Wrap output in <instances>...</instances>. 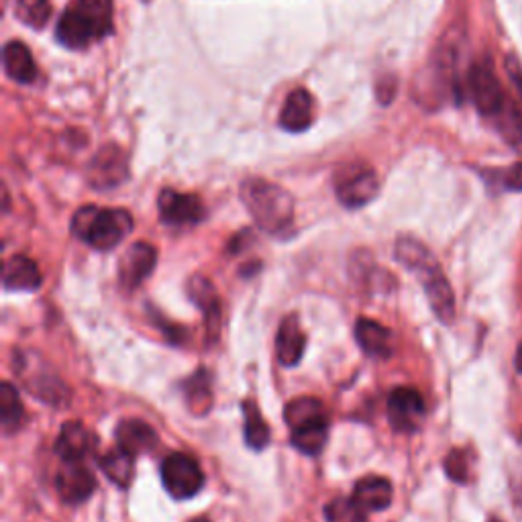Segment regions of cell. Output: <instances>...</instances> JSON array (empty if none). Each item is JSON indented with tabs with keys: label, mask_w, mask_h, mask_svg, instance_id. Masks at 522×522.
<instances>
[{
	"label": "cell",
	"mask_w": 522,
	"mask_h": 522,
	"mask_svg": "<svg viewBox=\"0 0 522 522\" xmlns=\"http://www.w3.org/2000/svg\"><path fill=\"white\" fill-rule=\"evenodd\" d=\"M394 488L390 480L382 476H368L361 478L353 488V500L365 510V512H380L386 510L392 504Z\"/></svg>",
	"instance_id": "d6986e66"
},
{
	"label": "cell",
	"mask_w": 522,
	"mask_h": 522,
	"mask_svg": "<svg viewBox=\"0 0 522 522\" xmlns=\"http://www.w3.org/2000/svg\"><path fill=\"white\" fill-rule=\"evenodd\" d=\"M445 474L457 482V484H465L469 478V455L463 449H453L449 451V455L445 457Z\"/></svg>",
	"instance_id": "4dcf8cb0"
},
{
	"label": "cell",
	"mask_w": 522,
	"mask_h": 522,
	"mask_svg": "<svg viewBox=\"0 0 522 522\" xmlns=\"http://www.w3.org/2000/svg\"><path fill=\"white\" fill-rule=\"evenodd\" d=\"M490 522H500V520H490Z\"/></svg>",
	"instance_id": "d590c367"
},
{
	"label": "cell",
	"mask_w": 522,
	"mask_h": 522,
	"mask_svg": "<svg viewBox=\"0 0 522 522\" xmlns=\"http://www.w3.org/2000/svg\"><path fill=\"white\" fill-rule=\"evenodd\" d=\"M133 231V217L123 208L82 206L72 219V233L98 251L115 249Z\"/></svg>",
	"instance_id": "277c9868"
},
{
	"label": "cell",
	"mask_w": 522,
	"mask_h": 522,
	"mask_svg": "<svg viewBox=\"0 0 522 522\" xmlns=\"http://www.w3.org/2000/svg\"><path fill=\"white\" fill-rule=\"evenodd\" d=\"M98 447L96 435L82 423L70 421L60 429L56 441V453L64 461H84Z\"/></svg>",
	"instance_id": "4fadbf2b"
},
{
	"label": "cell",
	"mask_w": 522,
	"mask_h": 522,
	"mask_svg": "<svg viewBox=\"0 0 522 522\" xmlns=\"http://www.w3.org/2000/svg\"><path fill=\"white\" fill-rule=\"evenodd\" d=\"M25 421V408L17 388L11 382L0 384V425L7 435L19 431Z\"/></svg>",
	"instance_id": "603a6c76"
},
{
	"label": "cell",
	"mask_w": 522,
	"mask_h": 522,
	"mask_svg": "<svg viewBox=\"0 0 522 522\" xmlns=\"http://www.w3.org/2000/svg\"><path fill=\"white\" fill-rule=\"evenodd\" d=\"M241 200L255 225L270 235H284L294 225V198L268 180L251 178L241 184Z\"/></svg>",
	"instance_id": "7a4b0ae2"
},
{
	"label": "cell",
	"mask_w": 522,
	"mask_h": 522,
	"mask_svg": "<svg viewBox=\"0 0 522 522\" xmlns=\"http://www.w3.org/2000/svg\"><path fill=\"white\" fill-rule=\"evenodd\" d=\"M496 119L504 139L514 147L522 145V104L506 98L504 109Z\"/></svg>",
	"instance_id": "83f0119b"
},
{
	"label": "cell",
	"mask_w": 522,
	"mask_h": 522,
	"mask_svg": "<svg viewBox=\"0 0 522 522\" xmlns=\"http://www.w3.org/2000/svg\"><path fill=\"white\" fill-rule=\"evenodd\" d=\"M160 219L170 227H190L198 225L206 217V208L202 200L194 194H182L172 188L160 192L158 198Z\"/></svg>",
	"instance_id": "30bf717a"
},
{
	"label": "cell",
	"mask_w": 522,
	"mask_h": 522,
	"mask_svg": "<svg viewBox=\"0 0 522 522\" xmlns=\"http://www.w3.org/2000/svg\"><path fill=\"white\" fill-rule=\"evenodd\" d=\"M506 72L510 76V82H512V88H514V96L518 98L516 102L522 104V68H520V64L514 58H508L506 60Z\"/></svg>",
	"instance_id": "d6a6232c"
},
{
	"label": "cell",
	"mask_w": 522,
	"mask_h": 522,
	"mask_svg": "<svg viewBox=\"0 0 522 522\" xmlns=\"http://www.w3.org/2000/svg\"><path fill=\"white\" fill-rule=\"evenodd\" d=\"M306 349V335L300 327V321L296 315H290L282 321L278 335H276V353L282 365L286 368H294L300 363Z\"/></svg>",
	"instance_id": "e0dca14e"
},
{
	"label": "cell",
	"mask_w": 522,
	"mask_h": 522,
	"mask_svg": "<svg viewBox=\"0 0 522 522\" xmlns=\"http://www.w3.org/2000/svg\"><path fill=\"white\" fill-rule=\"evenodd\" d=\"M467 88H469V94H472L476 109L484 117L500 115L508 96L502 88V82L498 80V74H496L490 58H480L474 62L472 68H469Z\"/></svg>",
	"instance_id": "5b68a950"
},
{
	"label": "cell",
	"mask_w": 522,
	"mask_h": 522,
	"mask_svg": "<svg viewBox=\"0 0 522 522\" xmlns=\"http://www.w3.org/2000/svg\"><path fill=\"white\" fill-rule=\"evenodd\" d=\"M380 192V180L370 168L345 170L337 176L335 194L339 202L347 208H361L370 204Z\"/></svg>",
	"instance_id": "9c48e42d"
},
{
	"label": "cell",
	"mask_w": 522,
	"mask_h": 522,
	"mask_svg": "<svg viewBox=\"0 0 522 522\" xmlns=\"http://www.w3.org/2000/svg\"><path fill=\"white\" fill-rule=\"evenodd\" d=\"M188 294H190L192 302L204 312L208 341L217 339L219 327H221V304H219L217 290L204 276H194L188 282Z\"/></svg>",
	"instance_id": "5bb4252c"
},
{
	"label": "cell",
	"mask_w": 522,
	"mask_h": 522,
	"mask_svg": "<svg viewBox=\"0 0 522 522\" xmlns=\"http://www.w3.org/2000/svg\"><path fill=\"white\" fill-rule=\"evenodd\" d=\"M502 186L510 192H522V162L502 172Z\"/></svg>",
	"instance_id": "1f68e13d"
},
{
	"label": "cell",
	"mask_w": 522,
	"mask_h": 522,
	"mask_svg": "<svg viewBox=\"0 0 522 522\" xmlns=\"http://www.w3.org/2000/svg\"><path fill=\"white\" fill-rule=\"evenodd\" d=\"M329 441V419L292 429L290 443L304 455H319Z\"/></svg>",
	"instance_id": "484cf974"
},
{
	"label": "cell",
	"mask_w": 522,
	"mask_h": 522,
	"mask_svg": "<svg viewBox=\"0 0 522 522\" xmlns=\"http://www.w3.org/2000/svg\"><path fill=\"white\" fill-rule=\"evenodd\" d=\"M7 76L19 84H31L37 80V66L31 51L23 41H9L3 51Z\"/></svg>",
	"instance_id": "44dd1931"
},
{
	"label": "cell",
	"mask_w": 522,
	"mask_h": 522,
	"mask_svg": "<svg viewBox=\"0 0 522 522\" xmlns=\"http://www.w3.org/2000/svg\"><path fill=\"white\" fill-rule=\"evenodd\" d=\"M56 490L66 504H82L96 490V478L84 461H64L56 476Z\"/></svg>",
	"instance_id": "8fae6325"
},
{
	"label": "cell",
	"mask_w": 522,
	"mask_h": 522,
	"mask_svg": "<svg viewBox=\"0 0 522 522\" xmlns=\"http://www.w3.org/2000/svg\"><path fill=\"white\" fill-rule=\"evenodd\" d=\"M516 370L522 374V343H520V347L516 351Z\"/></svg>",
	"instance_id": "836d02e7"
},
{
	"label": "cell",
	"mask_w": 522,
	"mask_h": 522,
	"mask_svg": "<svg viewBox=\"0 0 522 522\" xmlns=\"http://www.w3.org/2000/svg\"><path fill=\"white\" fill-rule=\"evenodd\" d=\"M158 264V251L153 245L137 241L133 243L119 261V282L127 290L139 288Z\"/></svg>",
	"instance_id": "7c38bea8"
},
{
	"label": "cell",
	"mask_w": 522,
	"mask_h": 522,
	"mask_svg": "<svg viewBox=\"0 0 522 522\" xmlns=\"http://www.w3.org/2000/svg\"><path fill=\"white\" fill-rule=\"evenodd\" d=\"M162 482L172 498L188 500L204 486L198 461L186 453H170L162 463Z\"/></svg>",
	"instance_id": "8992f818"
},
{
	"label": "cell",
	"mask_w": 522,
	"mask_h": 522,
	"mask_svg": "<svg viewBox=\"0 0 522 522\" xmlns=\"http://www.w3.org/2000/svg\"><path fill=\"white\" fill-rule=\"evenodd\" d=\"M15 15L31 29H41L51 17L49 0H15Z\"/></svg>",
	"instance_id": "f1b7e54d"
},
{
	"label": "cell",
	"mask_w": 522,
	"mask_h": 522,
	"mask_svg": "<svg viewBox=\"0 0 522 522\" xmlns=\"http://www.w3.org/2000/svg\"><path fill=\"white\" fill-rule=\"evenodd\" d=\"M427 416V406L419 390L396 388L388 396V421L396 433H416Z\"/></svg>",
	"instance_id": "52a82bcc"
},
{
	"label": "cell",
	"mask_w": 522,
	"mask_h": 522,
	"mask_svg": "<svg viewBox=\"0 0 522 522\" xmlns=\"http://www.w3.org/2000/svg\"><path fill=\"white\" fill-rule=\"evenodd\" d=\"M355 339L365 355L374 359H388L394 355V333L372 319H357Z\"/></svg>",
	"instance_id": "9a60e30c"
},
{
	"label": "cell",
	"mask_w": 522,
	"mask_h": 522,
	"mask_svg": "<svg viewBox=\"0 0 522 522\" xmlns=\"http://www.w3.org/2000/svg\"><path fill=\"white\" fill-rule=\"evenodd\" d=\"M115 439L121 449L133 453L135 457L141 453L153 451L160 443V437L153 431V427H149L147 423H143L139 419L121 421L115 431Z\"/></svg>",
	"instance_id": "ac0fdd59"
},
{
	"label": "cell",
	"mask_w": 522,
	"mask_h": 522,
	"mask_svg": "<svg viewBox=\"0 0 522 522\" xmlns=\"http://www.w3.org/2000/svg\"><path fill=\"white\" fill-rule=\"evenodd\" d=\"M286 423L290 429H298L310 423H319V421H327V410L323 406L321 400L317 398H296L286 406Z\"/></svg>",
	"instance_id": "d4e9b609"
},
{
	"label": "cell",
	"mask_w": 522,
	"mask_h": 522,
	"mask_svg": "<svg viewBox=\"0 0 522 522\" xmlns=\"http://www.w3.org/2000/svg\"><path fill=\"white\" fill-rule=\"evenodd\" d=\"M396 259L421 280L437 319L449 325L455 319V296L433 253L421 241L402 237L396 243Z\"/></svg>",
	"instance_id": "6da1fadb"
},
{
	"label": "cell",
	"mask_w": 522,
	"mask_h": 522,
	"mask_svg": "<svg viewBox=\"0 0 522 522\" xmlns=\"http://www.w3.org/2000/svg\"><path fill=\"white\" fill-rule=\"evenodd\" d=\"M184 392H186V400L188 406L194 414H206L213 406V392H211V380H208V374L204 370H200L198 374H194L186 384H184Z\"/></svg>",
	"instance_id": "4316f807"
},
{
	"label": "cell",
	"mask_w": 522,
	"mask_h": 522,
	"mask_svg": "<svg viewBox=\"0 0 522 522\" xmlns=\"http://www.w3.org/2000/svg\"><path fill=\"white\" fill-rule=\"evenodd\" d=\"M190 522H211L208 518H194V520H190Z\"/></svg>",
	"instance_id": "e575fe53"
},
{
	"label": "cell",
	"mask_w": 522,
	"mask_h": 522,
	"mask_svg": "<svg viewBox=\"0 0 522 522\" xmlns=\"http://www.w3.org/2000/svg\"><path fill=\"white\" fill-rule=\"evenodd\" d=\"M241 408H243V416H245V425H243L245 443L255 451L266 449L272 435H270V427L264 419V414H261L259 406L253 400H245L241 404Z\"/></svg>",
	"instance_id": "cb8c5ba5"
},
{
	"label": "cell",
	"mask_w": 522,
	"mask_h": 522,
	"mask_svg": "<svg viewBox=\"0 0 522 522\" xmlns=\"http://www.w3.org/2000/svg\"><path fill=\"white\" fill-rule=\"evenodd\" d=\"M100 469L113 484L127 488L135 476V455L119 445L100 455Z\"/></svg>",
	"instance_id": "7402d4cb"
},
{
	"label": "cell",
	"mask_w": 522,
	"mask_h": 522,
	"mask_svg": "<svg viewBox=\"0 0 522 522\" xmlns=\"http://www.w3.org/2000/svg\"><path fill=\"white\" fill-rule=\"evenodd\" d=\"M3 286L7 290L31 292L41 286V272L35 261L27 255H13L5 261Z\"/></svg>",
	"instance_id": "ffe728a7"
},
{
	"label": "cell",
	"mask_w": 522,
	"mask_h": 522,
	"mask_svg": "<svg viewBox=\"0 0 522 522\" xmlns=\"http://www.w3.org/2000/svg\"><path fill=\"white\" fill-rule=\"evenodd\" d=\"M113 0H76L60 17L56 37L68 49H84L113 31Z\"/></svg>",
	"instance_id": "3957f363"
},
{
	"label": "cell",
	"mask_w": 522,
	"mask_h": 522,
	"mask_svg": "<svg viewBox=\"0 0 522 522\" xmlns=\"http://www.w3.org/2000/svg\"><path fill=\"white\" fill-rule=\"evenodd\" d=\"M327 522H368V512H365L351 498H335L325 506Z\"/></svg>",
	"instance_id": "f546056e"
},
{
	"label": "cell",
	"mask_w": 522,
	"mask_h": 522,
	"mask_svg": "<svg viewBox=\"0 0 522 522\" xmlns=\"http://www.w3.org/2000/svg\"><path fill=\"white\" fill-rule=\"evenodd\" d=\"M129 176L125 153L117 145L102 147L88 164L86 180L94 190H111L121 186Z\"/></svg>",
	"instance_id": "ba28073f"
},
{
	"label": "cell",
	"mask_w": 522,
	"mask_h": 522,
	"mask_svg": "<svg viewBox=\"0 0 522 522\" xmlns=\"http://www.w3.org/2000/svg\"><path fill=\"white\" fill-rule=\"evenodd\" d=\"M312 121H315V100H312L310 92L304 88L292 90L280 113V127L292 133H300L308 129Z\"/></svg>",
	"instance_id": "2e32d148"
}]
</instances>
